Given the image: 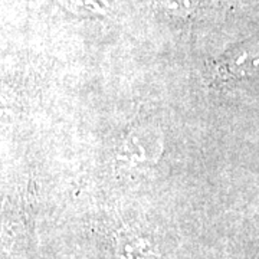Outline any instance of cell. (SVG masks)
I'll return each instance as SVG.
<instances>
[{"label": "cell", "instance_id": "1", "mask_svg": "<svg viewBox=\"0 0 259 259\" xmlns=\"http://www.w3.org/2000/svg\"><path fill=\"white\" fill-rule=\"evenodd\" d=\"M259 64V45H241L229 51L218 61V71L223 78H241L250 75Z\"/></svg>", "mask_w": 259, "mask_h": 259}]
</instances>
